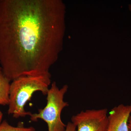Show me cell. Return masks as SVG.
Here are the masks:
<instances>
[{"mask_svg": "<svg viewBox=\"0 0 131 131\" xmlns=\"http://www.w3.org/2000/svg\"><path fill=\"white\" fill-rule=\"evenodd\" d=\"M3 116V114L0 111V124L1 123L2 121Z\"/></svg>", "mask_w": 131, "mask_h": 131, "instance_id": "30bf717a", "label": "cell"}, {"mask_svg": "<svg viewBox=\"0 0 131 131\" xmlns=\"http://www.w3.org/2000/svg\"><path fill=\"white\" fill-rule=\"evenodd\" d=\"M67 84L59 89L56 82L52 83L47 94V104L43 109H39L38 113H31V121L36 122L39 119L47 123L48 131H65L66 125L61 119V114L64 108L69 105L64 101V97L68 91Z\"/></svg>", "mask_w": 131, "mask_h": 131, "instance_id": "3957f363", "label": "cell"}, {"mask_svg": "<svg viewBox=\"0 0 131 131\" xmlns=\"http://www.w3.org/2000/svg\"><path fill=\"white\" fill-rule=\"evenodd\" d=\"M1 70V67H0V70Z\"/></svg>", "mask_w": 131, "mask_h": 131, "instance_id": "7c38bea8", "label": "cell"}, {"mask_svg": "<svg viewBox=\"0 0 131 131\" xmlns=\"http://www.w3.org/2000/svg\"><path fill=\"white\" fill-rule=\"evenodd\" d=\"M131 115V104H121L113 108L108 114L107 131H129L128 121Z\"/></svg>", "mask_w": 131, "mask_h": 131, "instance_id": "5b68a950", "label": "cell"}, {"mask_svg": "<svg viewBox=\"0 0 131 131\" xmlns=\"http://www.w3.org/2000/svg\"><path fill=\"white\" fill-rule=\"evenodd\" d=\"M62 0H0V64L9 81L51 77L65 34Z\"/></svg>", "mask_w": 131, "mask_h": 131, "instance_id": "6da1fadb", "label": "cell"}, {"mask_svg": "<svg viewBox=\"0 0 131 131\" xmlns=\"http://www.w3.org/2000/svg\"><path fill=\"white\" fill-rule=\"evenodd\" d=\"M10 82L0 70V105H8L9 103Z\"/></svg>", "mask_w": 131, "mask_h": 131, "instance_id": "8992f818", "label": "cell"}, {"mask_svg": "<svg viewBox=\"0 0 131 131\" xmlns=\"http://www.w3.org/2000/svg\"><path fill=\"white\" fill-rule=\"evenodd\" d=\"M128 126L129 131H131V115L129 117L128 119Z\"/></svg>", "mask_w": 131, "mask_h": 131, "instance_id": "9c48e42d", "label": "cell"}, {"mask_svg": "<svg viewBox=\"0 0 131 131\" xmlns=\"http://www.w3.org/2000/svg\"><path fill=\"white\" fill-rule=\"evenodd\" d=\"M71 122L76 131H107L108 124L107 108L83 110L73 115Z\"/></svg>", "mask_w": 131, "mask_h": 131, "instance_id": "277c9868", "label": "cell"}, {"mask_svg": "<svg viewBox=\"0 0 131 131\" xmlns=\"http://www.w3.org/2000/svg\"><path fill=\"white\" fill-rule=\"evenodd\" d=\"M129 11L131 12V4L129 5Z\"/></svg>", "mask_w": 131, "mask_h": 131, "instance_id": "8fae6325", "label": "cell"}, {"mask_svg": "<svg viewBox=\"0 0 131 131\" xmlns=\"http://www.w3.org/2000/svg\"><path fill=\"white\" fill-rule=\"evenodd\" d=\"M51 77L24 76L12 81L9 89L8 114L12 115L15 118L30 116L31 113L25 110V106L36 91L47 95L51 83Z\"/></svg>", "mask_w": 131, "mask_h": 131, "instance_id": "7a4b0ae2", "label": "cell"}, {"mask_svg": "<svg viewBox=\"0 0 131 131\" xmlns=\"http://www.w3.org/2000/svg\"><path fill=\"white\" fill-rule=\"evenodd\" d=\"M76 126L71 122H69L66 125L65 131H76Z\"/></svg>", "mask_w": 131, "mask_h": 131, "instance_id": "ba28073f", "label": "cell"}, {"mask_svg": "<svg viewBox=\"0 0 131 131\" xmlns=\"http://www.w3.org/2000/svg\"><path fill=\"white\" fill-rule=\"evenodd\" d=\"M33 127H25L23 124H19L18 126H12L6 120L3 121L0 124V131H35Z\"/></svg>", "mask_w": 131, "mask_h": 131, "instance_id": "52a82bcc", "label": "cell"}]
</instances>
